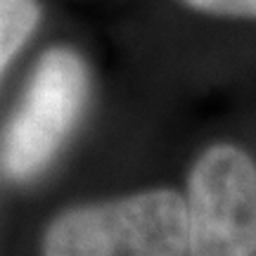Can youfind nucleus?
Returning a JSON list of instances; mask_svg holds the SVG:
<instances>
[{
    "label": "nucleus",
    "mask_w": 256,
    "mask_h": 256,
    "mask_svg": "<svg viewBox=\"0 0 256 256\" xmlns=\"http://www.w3.org/2000/svg\"><path fill=\"white\" fill-rule=\"evenodd\" d=\"M188 209L174 190L78 206L52 220L43 256H185Z\"/></svg>",
    "instance_id": "nucleus-1"
},
{
    "label": "nucleus",
    "mask_w": 256,
    "mask_h": 256,
    "mask_svg": "<svg viewBox=\"0 0 256 256\" xmlns=\"http://www.w3.org/2000/svg\"><path fill=\"white\" fill-rule=\"evenodd\" d=\"M190 8L228 17H256V0H185Z\"/></svg>",
    "instance_id": "nucleus-5"
},
{
    "label": "nucleus",
    "mask_w": 256,
    "mask_h": 256,
    "mask_svg": "<svg viewBox=\"0 0 256 256\" xmlns=\"http://www.w3.org/2000/svg\"><path fill=\"white\" fill-rule=\"evenodd\" d=\"M86 100L88 69L83 60L66 48L48 50L2 133V174L12 180H28L40 174L69 138Z\"/></svg>",
    "instance_id": "nucleus-2"
},
{
    "label": "nucleus",
    "mask_w": 256,
    "mask_h": 256,
    "mask_svg": "<svg viewBox=\"0 0 256 256\" xmlns=\"http://www.w3.org/2000/svg\"><path fill=\"white\" fill-rule=\"evenodd\" d=\"M36 0H0V76L38 26Z\"/></svg>",
    "instance_id": "nucleus-4"
},
{
    "label": "nucleus",
    "mask_w": 256,
    "mask_h": 256,
    "mask_svg": "<svg viewBox=\"0 0 256 256\" xmlns=\"http://www.w3.org/2000/svg\"><path fill=\"white\" fill-rule=\"evenodd\" d=\"M185 209L192 256H256V166L242 150L214 145L197 159Z\"/></svg>",
    "instance_id": "nucleus-3"
}]
</instances>
